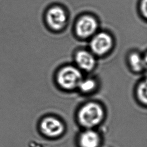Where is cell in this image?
<instances>
[{
    "label": "cell",
    "mask_w": 147,
    "mask_h": 147,
    "mask_svg": "<svg viewBox=\"0 0 147 147\" xmlns=\"http://www.w3.org/2000/svg\"><path fill=\"white\" fill-rule=\"evenodd\" d=\"M82 79V75L80 70L73 66H66L62 68L57 76L58 85L66 90L78 88Z\"/></svg>",
    "instance_id": "obj_2"
},
{
    "label": "cell",
    "mask_w": 147,
    "mask_h": 147,
    "mask_svg": "<svg viewBox=\"0 0 147 147\" xmlns=\"http://www.w3.org/2000/svg\"><path fill=\"white\" fill-rule=\"evenodd\" d=\"M137 96L141 103L146 105L147 103V84L146 81L140 83L137 89Z\"/></svg>",
    "instance_id": "obj_11"
},
{
    "label": "cell",
    "mask_w": 147,
    "mask_h": 147,
    "mask_svg": "<svg viewBox=\"0 0 147 147\" xmlns=\"http://www.w3.org/2000/svg\"><path fill=\"white\" fill-rule=\"evenodd\" d=\"M98 23L96 19L90 15H84L78 20L76 25V32L80 37H89L96 33Z\"/></svg>",
    "instance_id": "obj_5"
},
{
    "label": "cell",
    "mask_w": 147,
    "mask_h": 147,
    "mask_svg": "<svg viewBox=\"0 0 147 147\" xmlns=\"http://www.w3.org/2000/svg\"><path fill=\"white\" fill-rule=\"evenodd\" d=\"M101 139L99 134L92 129H87L81 133L79 137L80 147H99Z\"/></svg>",
    "instance_id": "obj_8"
},
{
    "label": "cell",
    "mask_w": 147,
    "mask_h": 147,
    "mask_svg": "<svg viewBox=\"0 0 147 147\" xmlns=\"http://www.w3.org/2000/svg\"><path fill=\"white\" fill-rule=\"evenodd\" d=\"M147 0H142L141 4V10L142 14L144 15L145 17H147Z\"/></svg>",
    "instance_id": "obj_12"
},
{
    "label": "cell",
    "mask_w": 147,
    "mask_h": 147,
    "mask_svg": "<svg viewBox=\"0 0 147 147\" xmlns=\"http://www.w3.org/2000/svg\"><path fill=\"white\" fill-rule=\"evenodd\" d=\"M40 130L43 135L47 137H59L65 131L63 123L57 118L53 116L45 117L40 122Z\"/></svg>",
    "instance_id": "obj_3"
},
{
    "label": "cell",
    "mask_w": 147,
    "mask_h": 147,
    "mask_svg": "<svg viewBox=\"0 0 147 147\" xmlns=\"http://www.w3.org/2000/svg\"><path fill=\"white\" fill-rule=\"evenodd\" d=\"M67 15L62 8L55 6L50 8L46 14L48 25L54 30H59L65 26Z\"/></svg>",
    "instance_id": "obj_6"
},
{
    "label": "cell",
    "mask_w": 147,
    "mask_h": 147,
    "mask_svg": "<svg viewBox=\"0 0 147 147\" xmlns=\"http://www.w3.org/2000/svg\"><path fill=\"white\" fill-rule=\"evenodd\" d=\"M105 117V111L99 104L90 102L82 106L78 112L80 125L86 129H92L99 125Z\"/></svg>",
    "instance_id": "obj_1"
},
{
    "label": "cell",
    "mask_w": 147,
    "mask_h": 147,
    "mask_svg": "<svg viewBox=\"0 0 147 147\" xmlns=\"http://www.w3.org/2000/svg\"><path fill=\"white\" fill-rule=\"evenodd\" d=\"M97 87V83L93 79H82L80 83L78 88L84 93H90L94 91Z\"/></svg>",
    "instance_id": "obj_10"
},
{
    "label": "cell",
    "mask_w": 147,
    "mask_h": 147,
    "mask_svg": "<svg viewBox=\"0 0 147 147\" xmlns=\"http://www.w3.org/2000/svg\"><path fill=\"white\" fill-rule=\"evenodd\" d=\"M76 61L80 69L86 72L91 71L96 66V59L94 55L85 50H81L77 52Z\"/></svg>",
    "instance_id": "obj_7"
},
{
    "label": "cell",
    "mask_w": 147,
    "mask_h": 147,
    "mask_svg": "<svg viewBox=\"0 0 147 147\" xmlns=\"http://www.w3.org/2000/svg\"><path fill=\"white\" fill-rule=\"evenodd\" d=\"M129 63L132 70L136 72H140L145 69L147 66L146 58L144 59L139 54L134 52L129 56Z\"/></svg>",
    "instance_id": "obj_9"
},
{
    "label": "cell",
    "mask_w": 147,
    "mask_h": 147,
    "mask_svg": "<svg viewBox=\"0 0 147 147\" xmlns=\"http://www.w3.org/2000/svg\"><path fill=\"white\" fill-rule=\"evenodd\" d=\"M90 48L94 54L102 56L107 53L113 46V39L111 35L105 32L96 34L90 42Z\"/></svg>",
    "instance_id": "obj_4"
}]
</instances>
